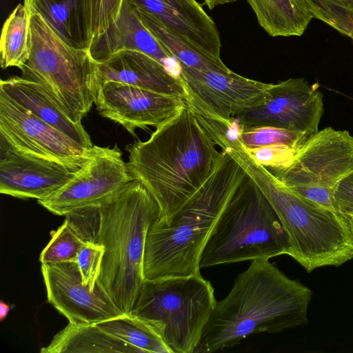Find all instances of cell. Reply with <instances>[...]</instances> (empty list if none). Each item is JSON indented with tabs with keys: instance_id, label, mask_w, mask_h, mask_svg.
Masks as SVG:
<instances>
[{
	"instance_id": "6da1fadb",
	"label": "cell",
	"mask_w": 353,
	"mask_h": 353,
	"mask_svg": "<svg viewBox=\"0 0 353 353\" xmlns=\"http://www.w3.org/2000/svg\"><path fill=\"white\" fill-rule=\"evenodd\" d=\"M312 292L269 259L251 261L229 294L216 301L194 353L212 352L261 332L276 333L308 322Z\"/></svg>"
},
{
	"instance_id": "7a4b0ae2",
	"label": "cell",
	"mask_w": 353,
	"mask_h": 353,
	"mask_svg": "<svg viewBox=\"0 0 353 353\" xmlns=\"http://www.w3.org/2000/svg\"><path fill=\"white\" fill-rule=\"evenodd\" d=\"M126 150L130 174L157 202L159 219L170 217L203 185L221 153L187 104L147 141H136Z\"/></svg>"
},
{
	"instance_id": "3957f363",
	"label": "cell",
	"mask_w": 353,
	"mask_h": 353,
	"mask_svg": "<svg viewBox=\"0 0 353 353\" xmlns=\"http://www.w3.org/2000/svg\"><path fill=\"white\" fill-rule=\"evenodd\" d=\"M246 174L222 149L203 185L170 217L158 219L150 226L144 252V280L201 274L204 247Z\"/></svg>"
},
{
	"instance_id": "277c9868",
	"label": "cell",
	"mask_w": 353,
	"mask_h": 353,
	"mask_svg": "<svg viewBox=\"0 0 353 353\" xmlns=\"http://www.w3.org/2000/svg\"><path fill=\"white\" fill-rule=\"evenodd\" d=\"M221 145L269 201L288 235V255L307 272L353 259V236L344 216L290 190L252 159L237 137Z\"/></svg>"
},
{
	"instance_id": "5b68a950",
	"label": "cell",
	"mask_w": 353,
	"mask_h": 353,
	"mask_svg": "<svg viewBox=\"0 0 353 353\" xmlns=\"http://www.w3.org/2000/svg\"><path fill=\"white\" fill-rule=\"evenodd\" d=\"M159 217L157 202L136 179L95 207L89 241L105 250L97 282L123 313L132 311L144 281L146 238Z\"/></svg>"
},
{
	"instance_id": "8992f818",
	"label": "cell",
	"mask_w": 353,
	"mask_h": 353,
	"mask_svg": "<svg viewBox=\"0 0 353 353\" xmlns=\"http://www.w3.org/2000/svg\"><path fill=\"white\" fill-rule=\"evenodd\" d=\"M288 235L265 196L248 175L219 216L200 268L288 254Z\"/></svg>"
},
{
	"instance_id": "52a82bcc",
	"label": "cell",
	"mask_w": 353,
	"mask_h": 353,
	"mask_svg": "<svg viewBox=\"0 0 353 353\" xmlns=\"http://www.w3.org/2000/svg\"><path fill=\"white\" fill-rule=\"evenodd\" d=\"M21 77L41 83L75 123L90 110L101 83L89 49L68 45L38 14L30 17V55Z\"/></svg>"
},
{
	"instance_id": "ba28073f",
	"label": "cell",
	"mask_w": 353,
	"mask_h": 353,
	"mask_svg": "<svg viewBox=\"0 0 353 353\" xmlns=\"http://www.w3.org/2000/svg\"><path fill=\"white\" fill-rule=\"evenodd\" d=\"M201 274L146 279L130 312L148 321L172 353H194L216 305Z\"/></svg>"
},
{
	"instance_id": "9c48e42d",
	"label": "cell",
	"mask_w": 353,
	"mask_h": 353,
	"mask_svg": "<svg viewBox=\"0 0 353 353\" xmlns=\"http://www.w3.org/2000/svg\"><path fill=\"white\" fill-rule=\"evenodd\" d=\"M266 168L292 192L336 211L334 189L353 172V136L325 128L299 148L289 165Z\"/></svg>"
},
{
	"instance_id": "30bf717a",
	"label": "cell",
	"mask_w": 353,
	"mask_h": 353,
	"mask_svg": "<svg viewBox=\"0 0 353 353\" xmlns=\"http://www.w3.org/2000/svg\"><path fill=\"white\" fill-rule=\"evenodd\" d=\"M179 79L187 105L201 117L227 128L232 125L233 116L264 103L272 85L230 70L201 71L181 67Z\"/></svg>"
},
{
	"instance_id": "8fae6325",
	"label": "cell",
	"mask_w": 353,
	"mask_h": 353,
	"mask_svg": "<svg viewBox=\"0 0 353 353\" xmlns=\"http://www.w3.org/2000/svg\"><path fill=\"white\" fill-rule=\"evenodd\" d=\"M323 114V94L318 83L290 78L272 83L266 101L233 116L238 128L272 126L312 136L319 131Z\"/></svg>"
},
{
	"instance_id": "7c38bea8",
	"label": "cell",
	"mask_w": 353,
	"mask_h": 353,
	"mask_svg": "<svg viewBox=\"0 0 353 353\" xmlns=\"http://www.w3.org/2000/svg\"><path fill=\"white\" fill-rule=\"evenodd\" d=\"M132 180L117 145L113 148L94 145L91 157L74 176L38 203L54 214L66 216L101 204Z\"/></svg>"
},
{
	"instance_id": "4fadbf2b",
	"label": "cell",
	"mask_w": 353,
	"mask_h": 353,
	"mask_svg": "<svg viewBox=\"0 0 353 353\" xmlns=\"http://www.w3.org/2000/svg\"><path fill=\"white\" fill-rule=\"evenodd\" d=\"M0 136L17 150L72 165H83L92 149L81 146L0 90Z\"/></svg>"
},
{
	"instance_id": "5bb4252c",
	"label": "cell",
	"mask_w": 353,
	"mask_h": 353,
	"mask_svg": "<svg viewBox=\"0 0 353 353\" xmlns=\"http://www.w3.org/2000/svg\"><path fill=\"white\" fill-rule=\"evenodd\" d=\"M48 301L72 323H96L123 312L97 282L91 290L75 262L41 263Z\"/></svg>"
},
{
	"instance_id": "9a60e30c",
	"label": "cell",
	"mask_w": 353,
	"mask_h": 353,
	"mask_svg": "<svg viewBox=\"0 0 353 353\" xmlns=\"http://www.w3.org/2000/svg\"><path fill=\"white\" fill-rule=\"evenodd\" d=\"M94 104L100 115L120 124L133 136L137 128H158L186 105L182 97L114 81L101 84Z\"/></svg>"
},
{
	"instance_id": "2e32d148",
	"label": "cell",
	"mask_w": 353,
	"mask_h": 353,
	"mask_svg": "<svg viewBox=\"0 0 353 353\" xmlns=\"http://www.w3.org/2000/svg\"><path fill=\"white\" fill-rule=\"evenodd\" d=\"M83 165H68L21 152L0 136L1 194L38 201L47 199Z\"/></svg>"
},
{
	"instance_id": "e0dca14e",
	"label": "cell",
	"mask_w": 353,
	"mask_h": 353,
	"mask_svg": "<svg viewBox=\"0 0 353 353\" xmlns=\"http://www.w3.org/2000/svg\"><path fill=\"white\" fill-rule=\"evenodd\" d=\"M152 16L201 52L222 61L219 32L213 19L196 0H128Z\"/></svg>"
},
{
	"instance_id": "ac0fdd59",
	"label": "cell",
	"mask_w": 353,
	"mask_h": 353,
	"mask_svg": "<svg viewBox=\"0 0 353 353\" xmlns=\"http://www.w3.org/2000/svg\"><path fill=\"white\" fill-rule=\"evenodd\" d=\"M97 62L123 50L142 52L161 63L179 79L181 65L145 27L136 9L124 0L120 14L114 23L90 47Z\"/></svg>"
},
{
	"instance_id": "d6986e66",
	"label": "cell",
	"mask_w": 353,
	"mask_h": 353,
	"mask_svg": "<svg viewBox=\"0 0 353 353\" xmlns=\"http://www.w3.org/2000/svg\"><path fill=\"white\" fill-rule=\"evenodd\" d=\"M97 63L101 84L114 81L163 94L185 97L180 79L142 52L123 50Z\"/></svg>"
},
{
	"instance_id": "ffe728a7",
	"label": "cell",
	"mask_w": 353,
	"mask_h": 353,
	"mask_svg": "<svg viewBox=\"0 0 353 353\" xmlns=\"http://www.w3.org/2000/svg\"><path fill=\"white\" fill-rule=\"evenodd\" d=\"M2 90L14 102L84 147H94L82 123L74 122L40 83L13 77L0 81Z\"/></svg>"
},
{
	"instance_id": "44dd1931",
	"label": "cell",
	"mask_w": 353,
	"mask_h": 353,
	"mask_svg": "<svg viewBox=\"0 0 353 353\" xmlns=\"http://www.w3.org/2000/svg\"><path fill=\"white\" fill-rule=\"evenodd\" d=\"M23 3L68 45L90 49L84 0H23Z\"/></svg>"
},
{
	"instance_id": "7402d4cb",
	"label": "cell",
	"mask_w": 353,
	"mask_h": 353,
	"mask_svg": "<svg viewBox=\"0 0 353 353\" xmlns=\"http://www.w3.org/2000/svg\"><path fill=\"white\" fill-rule=\"evenodd\" d=\"M41 353H133L138 350L103 330L95 323H69Z\"/></svg>"
},
{
	"instance_id": "603a6c76",
	"label": "cell",
	"mask_w": 353,
	"mask_h": 353,
	"mask_svg": "<svg viewBox=\"0 0 353 353\" xmlns=\"http://www.w3.org/2000/svg\"><path fill=\"white\" fill-rule=\"evenodd\" d=\"M271 37L301 36L312 16L304 0H246Z\"/></svg>"
},
{
	"instance_id": "cb8c5ba5",
	"label": "cell",
	"mask_w": 353,
	"mask_h": 353,
	"mask_svg": "<svg viewBox=\"0 0 353 353\" xmlns=\"http://www.w3.org/2000/svg\"><path fill=\"white\" fill-rule=\"evenodd\" d=\"M95 324L133 346L139 352L172 353L148 321L131 313H123Z\"/></svg>"
},
{
	"instance_id": "d4e9b609",
	"label": "cell",
	"mask_w": 353,
	"mask_h": 353,
	"mask_svg": "<svg viewBox=\"0 0 353 353\" xmlns=\"http://www.w3.org/2000/svg\"><path fill=\"white\" fill-rule=\"evenodd\" d=\"M31 13L25 3H19L3 26L0 40L1 66L20 70L30 55Z\"/></svg>"
},
{
	"instance_id": "484cf974",
	"label": "cell",
	"mask_w": 353,
	"mask_h": 353,
	"mask_svg": "<svg viewBox=\"0 0 353 353\" xmlns=\"http://www.w3.org/2000/svg\"><path fill=\"white\" fill-rule=\"evenodd\" d=\"M145 27L179 62L181 67L196 70L228 71L222 61L201 52L149 14L136 10Z\"/></svg>"
},
{
	"instance_id": "4316f807",
	"label": "cell",
	"mask_w": 353,
	"mask_h": 353,
	"mask_svg": "<svg viewBox=\"0 0 353 353\" xmlns=\"http://www.w3.org/2000/svg\"><path fill=\"white\" fill-rule=\"evenodd\" d=\"M85 242L77 228L65 218L62 225L51 233V239L42 250L39 261L41 263L75 262Z\"/></svg>"
},
{
	"instance_id": "83f0119b",
	"label": "cell",
	"mask_w": 353,
	"mask_h": 353,
	"mask_svg": "<svg viewBox=\"0 0 353 353\" xmlns=\"http://www.w3.org/2000/svg\"><path fill=\"white\" fill-rule=\"evenodd\" d=\"M233 125L240 143L246 149L272 145H287L299 148L310 137L305 133L272 126L240 128Z\"/></svg>"
},
{
	"instance_id": "f1b7e54d",
	"label": "cell",
	"mask_w": 353,
	"mask_h": 353,
	"mask_svg": "<svg viewBox=\"0 0 353 353\" xmlns=\"http://www.w3.org/2000/svg\"><path fill=\"white\" fill-rule=\"evenodd\" d=\"M313 18L321 20L353 41V10L333 0H304Z\"/></svg>"
},
{
	"instance_id": "f546056e",
	"label": "cell",
	"mask_w": 353,
	"mask_h": 353,
	"mask_svg": "<svg viewBox=\"0 0 353 353\" xmlns=\"http://www.w3.org/2000/svg\"><path fill=\"white\" fill-rule=\"evenodd\" d=\"M123 1L84 0L90 46L115 22Z\"/></svg>"
},
{
	"instance_id": "4dcf8cb0",
	"label": "cell",
	"mask_w": 353,
	"mask_h": 353,
	"mask_svg": "<svg viewBox=\"0 0 353 353\" xmlns=\"http://www.w3.org/2000/svg\"><path fill=\"white\" fill-rule=\"evenodd\" d=\"M104 252L102 245L85 241L77 255L75 263L79 268L83 283L91 290L96 287Z\"/></svg>"
},
{
	"instance_id": "1f68e13d",
	"label": "cell",
	"mask_w": 353,
	"mask_h": 353,
	"mask_svg": "<svg viewBox=\"0 0 353 353\" xmlns=\"http://www.w3.org/2000/svg\"><path fill=\"white\" fill-rule=\"evenodd\" d=\"M298 149L287 145H272L246 150L257 163L265 168H277L289 165Z\"/></svg>"
},
{
	"instance_id": "d6a6232c",
	"label": "cell",
	"mask_w": 353,
	"mask_h": 353,
	"mask_svg": "<svg viewBox=\"0 0 353 353\" xmlns=\"http://www.w3.org/2000/svg\"><path fill=\"white\" fill-rule=\"evenodd\" d=\"M333 197L336 211L345 217L353 216V172L339 182Z\"/></svg>"
},
{
	"instance_id": "836d02e7",
	"label": "cell",
	"mask_w": 353,
	"mask_h": 353,
	"mask_svg": "<svg viewBox=\"0 0 353 353\" xmlns=\"http://www.w3.org/2000/svg\"><path fill=\"white\" fill-rule=\"evenodd\" d=\"M236 1V0H203V4L206 5L210 10H212L216 6L232 3Z\"/></svg>"
},
{
	"instance_id": "e575fe53",
	"label": "cell",
	"mask_w": 353,
	"mask_h": 353,
	"mask_svg": "<svg viewBox=\"0 0 353 353\" xmlns=\"http://www.w3.org/2000/svg\"><path fill=\"white\" fill-rule=\"evenodd\" d=\"M10 310V304H7L3 301H0V321H3L8 316Z\"/></svg>"
},
{
	"instance_id": "d590c367",
	"label": "cell",
	"mask_w": 353,
	"mask_h": 353,
	"mask_svg": "<svg viewBox=\"0 0 353 353\" xmlns=\"http://www.w3.org/2000/svg\"><path fill=\"white\" fill-rule=\"evenodd\" d=\"M339 5L353 10V0H333Z\"/></svg>"
},
{
	"instance_id": "8d00e7d4",
	"label": "cell",
	"mask_w": 353,
	"mask_h": 353,
	"mask_svg": "<svg viewBox=\"0 0 353 353\" xmlns=\"http://www.w3.org/2000/svg\"><path fill=\"white\" fill-rule=\"evenodd\" d=\"M345 218L347 221L349 228H350L352 234L353 236V216H347Z\"/></svg>"
}]
</instances>
